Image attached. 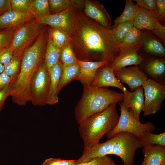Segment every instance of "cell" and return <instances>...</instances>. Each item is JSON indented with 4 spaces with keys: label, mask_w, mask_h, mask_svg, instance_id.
Instances as JSON below:
<instances>
[{
    "label": "cell",
    "mask_w": 165,
    "mask_h": 165,
    "mask_svg": "<svg viewBox=\"0 0 165 165\" xmlns=\"http://www.w3.org/2000/svg\"><path fill=\"white\" fill-rule=\"evenodd\" d=\"M76 10L70 43L79 60L107 61L111 64L119 55V45L112 29L106 28Z\"/></svg>",
    "instance_id": "6da1fadb"
},
{
    "label": "cell",
    "mask_w": 165,
    "mask_h": 165,
    "mask_svg": "<svg viewBox=\"0 0 165 165\" xmlns=\"http://www.w3.org/2000/svg\"><path fill=\"white\" fill-rule=\"evenodd\" d=\"M82 85V95L74 110L75 118L79 125L93 114L123 100V93H119L106 87H95Z\"/></svg>",
    "instance_id": "7a4b0ae2"
},
{
    "label": "cell",
    "mask_w": 165,
    "mask_h": 165,
    "mask_svg": "<svg viewBox=\"0 0 165 165\" xmlns=\"http://www.w3.org/2000/svg\"><path fill=\"white\" fill-rule=\"evenodd\" d=\"M115 103L100 112L88 117L79 125L80 135L84 144V150L99 143L103 136L112 130L119 118Z\"/></svg>",
    "instance_id": "3957f363"
},
{
    "label": "cell",
    "mask_w": 165,
    "mask_h": 165,
    "mask_svg": "<svg viewBox=\"0 0 165 165\" xmlns=\"http://www.w3.org/2000/svg\"><path fill=\"white\" fill-rule=\"evenodd\" d=\"M141 147L140 141L134 135L121 132L104 142L95 145L93 152L97 157L116 155L122 159L124 165H133L135 152Z\"/></svg>",
    "instance_id": "277c9868"
},
{
    "label": "cell",
    "mask_w": 165,
    "mask_h": 165,
    "mask_svg": "<svg viewBox=\"0 0 165 165\" xmlns=\"http://www.w3.org/2000/svg\"><path fill=\"white\" fill-rule=\"evenodd\" d=\"M119 105L120 110L119 119L113 130L106 134L108 139L118 133L127 132L134 135L140 141L145 132H151L155 130V126L150 122L142 123L138 121L131 110L127 107L123 101L119 102Z\"/></svg>",
    "instance_id": "5b68a950"
},
{
    "label": "cell",
    "mask_w": 165,
    "mask_h": 165,
    "mask_svg": "<svg viewBox=\"0 0 165 165\" xmlns=\"http://www.w3.org/2000/svg\"><path fill=\"white\" fill-rule=\"evenodd\" d=\"M44 25L35 18L18 26L9 46L13 51V55L22 56L24 50L37 38L45 28Z\"/></svg>",
    "instance_id": "8992f818"
},
{
    "label": "cell",
    "mask_w": 165,
    "mask_h": 165,
    "mask_svg": "<svg viewBox=\"0 0 165 165\" xmlns=\"http://www.w3.org/2000/svg\"><path fill=\"white\" fill-rule=\"evenodd\" d=\"M50 85L49 72L44 61L35 72L30 85L31 101L35 106L47 104Z\"/></svg>",
    "instance_id": "52a82bcc"
},
{
    "label": "cell",
    "mask_w": 165,
    "mask_h": 165,
    "mask_svg": "<svg viewBox=\"0 0 165 165\" xmlns=\"http://www.w3.org/2000/svg\"><path fill=\"white\" fill-rule=\"evenodd\" d=\"M142 87L144 96L143 115L156 114L161 108L165 98V85L148 78Z\"/></svg>",
    "instance_id": "ba28073f"
},
{
    "label": "cell",
    "mask_w": 165,
    "mask_h": 165,
    "mask_svg": "<svg viewBox=\"0 0 165 165\" xmlns=\"http://www.w3.org/2000/svg\"><path fill=\"white\" fill-rule=\"evenodd\" d=\"M80 7H70L60 12L36 19L42 24L64 29L70 34L73 26L76 11Z\"/></svg>",
    "instance_id": "9c48e42d"
},
{
    "label": "cell",
    "mask_w": 165,
    "mask_h": 165,
    "mask_svg": "<svg viewBox=\"0 0 165 165\" xmlns=\"http://www.w3.org/2000/svg\"><path fill=\"white\" fill-rule=\"evenodd\" d=\"M114 72L120 82L129 86L131 91L142 86L148 78L137 65L115 69Z\"/></svg>",
    "instance_id": "30bf717a"
},
{
    "label": "cell",
    "mask_w": 165,
    "mask_h": 165,
    "mask_svg": "<svg viewBox=\"0 0 165 165\" xmlns=\"http://www.w3.org/2000/svg\"><path fill=\"white\" fill-rule=\"evenodd\" d=\"M140 70L147 77L162 84H165L164 58L145 57L139 65Z\"/></svg>",
    "instance_id": "8fae6325"
},
{
    "label": "cell",
    "mask_w": 165,
    "mask_h": 165,
    "mask_svg": "<svg viewBox=\"0 0 165 165\" xmlns=\"http://www.w3.org/2000/svg\"><path fill=\"white\" fill-rule=\"evenodd\" d=\"M114 68L109 64H105L97 70L95 76L91 86L95 87L112 86L121 90L124 93L127 89L115 75Z\"/></svg>",
    "instance_id": "7c38bea8"
},
{
    "label": "cell",
    "mask_w": 165,
    "mask_h": 165,
    "mask_svg": "<svg viewBox=\"0 0 165 165\" xmlns=\"http://www.w3.org/2000/svg\"><path fill=\"white\" fill-rule=\"evenodd\" d=\"M83 12L88 17L103 27L111 29V20L104 7L96 1H84Z\"/></svg>",
    "instance_id": "4fadbf2b"
},
{
    "label": "cell",
    "mask_w": 165,
    "mask_h": 165,
    "mask_svg": "<svg viewBox=\"0 0 165 165\" xmlns=\"http://www.w3.org/2000/svg\"><path fill=\"white\" fill-rule=\"evenodd\" d=\"M141 47H143L146 54L144 58H164L165 48L152 33L145 31H141Z\"/></svg>",
    "instance_id": "5bb4252c"
},
{
    "label": "cell",
    "mask_w": 165,
    "mask_h": 165,
    "mask_svg": "<svg viewBox=\"0 0 165 165\" xmlns=\"http://www.w3.org/2000/svg\"><path fill=\"white\" fill-rule=\"evenodd\" d=\"M80 69L75 79L79 81L82 84L91 85L94 79L97 71L102 66L109 63L105 61H86L77 59Z\"/></svg>",
    "instance_id": "9a60e30c"
},
{
    "label": "cell",
    "mask_w": 165,
    "mask_h": 165,
    "mask_svg": "<svg viewBox=\"0 0 165 165\" xmlns=\"http://www.w3.org/2000/svg\"><path fill=\"white\" fill-rule=\"evenodd\" d=\"M123 101L127 107L130 109L135 119L140 121L139 116L144 105V91L142 86L139 87L133 92L127 90L124 93Z\"/></svg>",
    "instance_id": "2e32d148"
},
{
    "label": "cell",
    "mask_w": 165,
    "mask_h": 165,
    "mask_svg": "<svg viewBox=\"0 0 165 165\" xmlns=\"http://www.w3.org/2000/svg\"><path fill=\"white\" fill-rule=\"evenodd\" d=\"M142 147L144 159L141 165H163L165 164V146L148 144Z\"/></svg>",
    "instance_id": "e0dca14e"
},
{
    "label": "cell",
    "mask_w": 165,
    "mask_h": 165,
    "mask_svg": "<svg viewBox=\"0 0 165 165\" xmlns=\"http://www.w3.org/2000/svg\"><path fill=\"white\" fill-rule=\"evenodd\" d=\"M133 21L134 26L140 30L146 29L151 31L163 26L150 12L140 7Z\"/></svg>",
    "instance_id": "ac0fdd59"
},
{
    "label": "cell",
    "mask_w": 165,
    "mask_h": 165,
    "mask_svg": "<svg viewBox=\"0 0 165 165\" xmlns=\"http://www.w3.org/2000/svg\"><path fill=\"white\" fill-rule=\"evenodd\" d=\"M140 48H135L122 51L111 64L114 69L127 66L140 65L144 58L138 53Z\"/></svg>",
    "instance_id": "d6986e66"
},
{
    "label": "cell",
    "mask_w": 165,
    "mask_h": 165,
    "mask_svg": "<svg viewBox=\"0 0 165 165\" xmlns=\"http://www.w3.org/2000/svg\"><path fill=\"white\" fill-rule=\"evenodd\" d=\"M63 68V65L60 61L49 71L50 85L47 104L52 105L58 102V89Z\"/></svg>",
    "instance_id": "ffe728a7"
},
{
    "label": "cell",
    "mask_w": 165,
    "mask_h": 165,
    "mask_svg": "<svg viewBox=\"0 0 165 165\" xmlns=\"http://www.w3.org/2000/svg\"><path fill=\"white\" fill-rule=\"evenodd\" d=\"M33 18L31 14L10 10L0 16V29L19 26Z\"/></svg>",
    "instance_id": "44dd1931"
},
{
    "label": "cell",
    "mask_w": 165,
    "mask_h": 165,
    "mask_svg": "<svg viewBox=\"0 0 165 165\" xmlns=\"http://www.w3.org/2000/svg\"><path fill=\"white\" fill-rule=\"evenodd\" d=\"M141 30L133 26L120 44V52L134 48H141Z\"/></svg>",
    "instance_id": "7402d4cb"
},
{
    "label": "cell",
    "mask_w": 165,
    "mask_h": 165,
    "mask_svg": "<svg viewBox=\"0 0 165 165\" xmlns=\"http://www.w3.org/2000/svg\"><path fill=\"white\" fill-rule=\"evenodd\" d=\"M49 38L57 47L62 49L70 43L71 36L65 30L58 28L50 26L48 31Z\"/></svg>",
    "instance_id": "603a6c76"
},
{
    "label": "cell",
    "mask_w": 165,
    "mask_h": 165,
    "mask_svg": "<svg viewBox=\"0 0 165 165\" xmlns=\"http://www.w3.org/2000/svg\"><path fill=\"white\" fill-rule=\"evenodd\" d=\"M61 49L56 46L48 38L44 57V62L49 71L55 64L61 61Z\"/></svg>",
    "instance_id": "cb8c5ba5"
},
{
    "label": "cell",
    "mask_w": 165,
    "mask_h": 165,
    "mask_svg": "<svg viewBox=\"0 0 165 165\" xmlns=\"http://www.w3.org/2000/svg\"><path fill=\"white\" fill-rule=\"evenodd\" d=\"M139 9L140 7L137 3L135 4L131 0H126L123 13L114 20L112 29L122 22L133 20Z\"/></svg>",
    "instance_id": "d4e9b609"
},
{
    "label": "cell",
    "mask_w": 165,
    "mask_h": 165,
    "mask_svg": "<svg viewBox=\"0 0 165 165\" xmlns=\"http://www.w3.org/2000/svg\"><path fill=\"white\" fill-rule=\"evenodd\" d=\"M79 69V65L78 62L73 64L63 66L59 86V92L68 84L75 79Z\"/></svg>",
    "instance_id": "484cf974"
},
{
    "label": "cell",
    "mask_w": 165,
    "mask_h": 165,
    "mask_svg": "<svg viewBox=\"0 0 165 165\" xmlns=\"http://www.w3.org/2000/svg\"><path fill=\"white\" fill-rule=\"evenodd\" d=\"M48 1L50 11L54 13L72 7L82 8L84 2V1L83 0H49Z\"/></svg>",
    "instance_id": "4316f807"
},
{
    "label": "cell",
    "mask_w": 165,
    "mask_h": 165,
    "mask_svg": "<svg viewBox=\"0 0 165 165\" xmlns=\"http://www.w3.org/2000/svg\"><path fill=\"white\" fill-rule=\"evenodd\" d=\"M30 13L36 19L50 14L48 0H32Z\"/></svg>",
    "instance_id": "83f0119b"
},
{
    "label": "cell",
    "mask_w": 165,
    "mask_h": 165,
    "mask_svg": "<svg viewBox=\"0 0 165 165\" xmlns=\"http://www.w3.org/2000/svg\"><path fill=\"white\" fill-rule=\"evenodd\" d=\"M21 56L13 55L11 60L4 65V71L10 77L11 82L14 81L20 69Z\"/></svg>",
    "instance_id": "f1b7e54d"
},
{
    "label": "cell",
    "mask_w": 165,
    "mask_h": 165,
    "mask_svg": "<svg viewBox=\"0 0 165 165\" xmlns=\"http://www.w3.org/2000/svg\"><path fill=\"white\" fill-rule=\"evenodd\" d=\"M133 26V20L128 21L122 22L111 29L116 41L119 45Z\"/></svg>",
    "instance_id": "f546056e"
},
{
    "label": "cell",
    "mask_w": 165,
    "mask_h": 165,
    "mask_svg": "<svg viewBox=\"0 0 165 165\" xmlns=\"http://www.w3.org/2000/svg\"><path fill=\"white\" fill-rule=\"evenodd\" d=\"M142 147L144 145H156L165 146V133L154 134L148 131L145 132L143 138L140 141Z\"/></svg>",
    "instance_id": "4dcf8cb0"
},
{
    "label": "cell",
    "mask_w": 165,
    "mask_h": 165,
    "mask_svg": "<svg viewBox=\"0 0 165 165\" xmlns=\"http://www.w3.org/2000/svg\"><path fill=\"white\" fill-rule=\"evenodd\" d=\"M60 60L63 66L70 65L77 63V59L70 43L61 49Z\"/></svg>",
    "instance_id": "1f68e13d"
},
{
    "label": "cell",
    "mask_w": 165,
    "mask_h": 165,
    "mask_svg": "<svg viewBox=\"0 0 165 165\" xmlns=\"http://www.w3.org/2000/svg\"><path fill=\"white\" fill-rule=\"evenodd\" d=\"M18 26L5 28L0 31V50L10 45Z\"/></svg>",
    "instance_id": "d6a6232c"
},
{
    "label": "cell",
    "mask_w": 165,
    "mask_h": 165,
    "mask_svg": "<svg viewBox=\"0 0 165 165\" xmlns=\"http://www.w3.org/2000/svg\"><path fill=\"white\" fill-rule=\"evenodd\" d=\"M32 0H11L12 10L18 12L31 14Z\"/></svg>",
    "instance_id": "836d02e7"
},
{
    "label": "cell",
    "mask_w": 165,
    "mask_h": 165,
    "mask_svg": "<svg viewBox=\"0 0 165 165\" xmlns=\"http://www.w3.org/2000/svg\"><path fill=\"white\" fill-rule=\"evenodd\" d=\"M139 6L152 13L159 21L156 11V0H135Z\"/></svg>",
    "instance_id": "e575fe53"
},
{
    "label": "cell",
    "mask_w": 165,
    "mask_h": 165,
    "mask_svg": "<svg viewBox=\"0 0 165 165\" xmlns=\"http://www.w3.org/2000/svg\"><path fill=\"white\" fill-rule=\"evenodd\" d=\"M113 160L107 156L96 157L87 162L76 164L75 165H110Z\"/></svg>",
    "instance_id": "d590c367"
},
{
    "label": "cell",
    "mask_w": 165,
    "mask_h": 165,
    "mask_svg": "<svg viewBox=\"0 0 165 165\" xmlns=\"http://www.w3.org/2000/svg\"><path fill=\"white\" fill-rule=\"evenodd\" d=\"M76 161L50 158L46 159L42 165H75Z\"/></svg>",
    "instance_id": "8d00e7d4"
},
{
    "label": "cell",
    "mask_w": 165,
    "mask_h": 165,
    "mask_svg": "<svg viewBox=\"0 0 165 165\" xmlns=\"http://www.w3.org/2000/svg\"><path fill=\"white\" fill-rule=\"evenodd\" d=\"M9 46L0 50V62L4 65L8 63L13 56V51Z\"/></svg>",
    "instance_id": "74e56055"
},
{
    "label": "cell",
    "mask_w": 165,
    "mask_h": 165,
    "mask_svg": "<svg viewBox=\"0 0 165 165\" xmlns=\"http://www.w3.org/2000/svg\"><path fill=\"white\" fill-rule=\"evenodd\" d=\"M12 89V83L11 82L3 89L0 90V111L3 108L5 101L10 95Z\"/></svg>",
    "instance_id": "f35d334b"
},
{
    "label": "cell",
    "mask_w": 165,
    "mask_h": 165,
    "mask_svg": "<svg viewBox=\"0 0 165 165\" xmlns=\"http://www.w3.org/2000/svg\"><path fill=\"white\" fill-rule=\"evenodd\" d=\"M156 11L160 20L165 17V0H156Z\"/></svg>",
    "instance_id": "ab89813d"
},
{
    "label": "cell",
    "mask_w": 165,
    "mask_h": 165,
    "mask_svg": "<svg viewBox=\"0 0 165 165\" xmlns=\"http://www.w3.org/2000/svg\"><path fill=\"white\" fill-rule=\"evenodd\" d=\"M10 77L4 71L0 74V90L3 89L11 82Z\"/></svg>",
    "instance_id": "60d3db41"
},
{
    "label": "cell",
    "mask_w": 165,
    "mask_h": 165,
    "mask_svg": "<svg viewBox=\"0 0 165 165\" xmlns=\"http://www.w3.org/2000/svg\"><path fill=\"white\" fill-rule=\"evenodd\" d=\"M12 10L11 0H0V14L2 15Z\"/></svg>",
    "instance_id": "b9f144b4"
},
{
    "label": "cell",
    "mask_w": 165,
    "mask_h": 165,
    "mask_svg": "<svg viewBox=\"0 0 165 165\" xmlns=\"http://www.w3.org/2000/svg\"><path fill=\"white\" fill-rule=\"evenodd\" d=\"M152 34L156 35L162 40H165V27L163 26L161 28L156 29L151 31Z\"/></svg>",
    "instance_id": "7bdbcfd3"
},
{
    "label": "cell",
    "mask_w": 165,
    "mask_h": 165,
    "mask_svg": "<svg viewBox=\"0 0 165 165\" xmlns=\"http://www.w3.org/2000/svg\"><path fill=\"white\" fill-rule=\"evenodd\" d=\"M4 70V65L0 62V74L3 72Z\"/></svg>",
    "instance_id": "ee69618b"
},
{
    "label": "cell",
    "mask_w": 165,
    "mask_h": 165,
    "mask_svg": "<svg viewBox=\"0 0 165 165\" xmlns=\"http://www.w3.org/2000/svg\"><path fill=\"white\" fill-rule=\"evenodd\" d=\"M110 165H117L113 161L111 163Z\"/></svg>",
    "instance_id": "f6af8a7d"
},
{
    "label": "cell",
    "mask_w": 165,
    "mask_h": 165,
    "mask_svg": "<svg viewBox=\"0 0 165 165\" xmlns=\"http://www.w3.org/2000/svg\"><path fill=\"white\" fill-rule=\"evenodd\" d=\"M163 165H165V164H163Z\"/></svg>",
    "instance_id": "bcb514c9"
}]
</instances>
